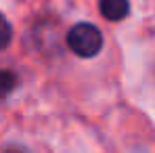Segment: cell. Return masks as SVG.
Wrapping results in <instances>:
<instances>
[{"instance_id":"3","label":"cell","mask_w":155,"mask_h":153,"mask_svg":"<svg viewBox=\"0 0 155 153\" xmlns=\"http://www.w3.org/2000/svg\"><path fill=\"white\" fill-rule=\"evenodd\" d=\"M17 84H19V78H17L15 72H11V69H0V99H4V97H8L11 92H15Z\"/></svg>"},{"instance_id":"5","label":"cell","mask_w":155,"mask_h":153,"mask_svg":"<svg viewBox=\"0 0 155 153\" xmlns=\"http://www.w3.org/2000/svg\"><path fill=\"white\" fill-rule=\"evenodd\" d=\"M2 153H27V151H23V149H19V147H6Z\"/></svg>"},{"instance_id":"2","label":"cell","mask_w":155,"mask_h":153,"mask_svg":"<svg viewBox=\"0 0 155 153\" xmlns=\"http://www.w3.org/2000/svg\"><path fill=\"white\" fill-rule=\"evenodd\" d=\"M99 11L107 21H122L130 13L128 0H99Z\"/></svg>"},{"instance_id":"4","label":"cell","mask_w":155,"mask_h":153,"mask_svg":"<svg viewBox=\"0 0 155 153\" xmlns=\"http://www.w3.org/2000/svg\"><path fill=\"white\" fill-rule=\"evenodd\" d=\"M13 40V27L8 23V19L0 13V51H4Z\"/></svg>"},{"instance_id":"1","label":"cell","mask_w":155,"mask_h":153,"mask_svg":"<svg viewBox=\"0 0 155 153\" xmlns=\"http://www.w3.org/2000/svg\"><path fill=\"white\" fill-rule=\"evenodd\" d=\"M67 46L69 51L82 57V59H92L103 48V34L101 29L92 23H76L67 32Z\"/></svg>"}]
</instances>
